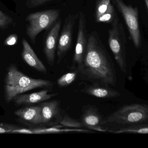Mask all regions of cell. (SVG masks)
<instances>
[{"label": "cell", "instance_id": "cell-1", "mask_svg": "<svg viewBox=\"0 0 148 148\" xmlns=\"http://www.w3.org/2000/svg\"><path fill=\"white\" fill-rule=\"evenodd\" d=\"M77 72L80 80L92 83L113 86L116 84L114 63L96 31L88 34V44L82 64Z\"/></svg>", "mask_w": 148, "mask_h": 148}, {"label": "cell", "instance_id": "cell-2", "mask_svg": "<svg viewBox=\"0 0 148 148\" xmlns=\"http://www.w3.org/2000/svg\"><path fill=\"white\" fill-rule=\"evenodd\" d=\"M53 85L51 81L31 78L19 70L15 64H10L5 79V101L9 103L16 96L23 93L38 88L50 87Z\"/></svg>", "mask_w": 148, "mask_h": 148}, {"label": "cell", "instance_id": "cell-3", "mask_svg": "<svg viewBox=\"0 0 148 148\" xmlns=\"http://www.w3.org/2000/svg\"><path fill=\"white\" fill-rule=\"evenodd\" d=\"M60 13V10H48L32 13L27 17L28 25L26 33L32 43H35L37 35L42 31L52 28L58 21Z\"/></svg>", "mask_w": 148, "mask_h": 148}, {"label": "cell", "instance_id": "cell-4", "mask_svg": "<svg viewBox=\"0 0 148 148\" xmlns=\"http://www.w3.org/2000/svg\"><path fill=\"white\" fill-rule=\"evenodd\" d=\"M148 120V105L133 104L125 105L120 108L105 120L102 125L108 123L118 124H134Z\"/></svg>", "mask_w": 148, "mask_h": 148}, {"label": "cell", "instance_id": "cell-5", "mask_svg": "<svg viewBox=\"0 0 148 148\" xmlns=\"http://www.w3.org/2000/svg\"><path fill=\"white\" fill-rule=\"evenodd\" d=\"M126 43L124 28L117 17L108 30V43L120 69L124 73L127 72V68Z\"/></svg>", "mask_w": 148, "mask_h": 148}, {"label": "cell", "instance_id": "cell-6", "mask_svg": "<svg viewBox=\"0 0 148 148\" xmlns=\"http://www.w3.org/2000/svg\"><path fill=\"white\" fill-rule=\"evenodd\" d=\"M125 20L135 46H141V35L139 24V11L136 7L127 5L122 0H113Z\"/></svg>", "mask_w": 148, "mask_h": 148}, {"label": "cell", "instance_id": "cell-7", "mask_svg": "<svg viewBox=\"0 0 148 148\" xmlns=\"http://www.w3.org/2000/svg\"><path fill=\"white\" fill-rule=\"evenodd\" d=\"M78 17V13L69 14L65 19L57 45L58 63H60L72 47L74 28Z\"/></svg>", "mask_w": 148, "mask_h": 148}, {"label": "cell", "instance_id": "cell-8", "mask_svg": "<svg viewBox=\"0 0 148 148\" xmlns=\"http://www.w3.org/2000/svg\"><path fill=\"white\" fill-rule=\"evenodd\" d=\"M78 30L73 61V67L78 69L82 64L88 42L86 19L83 12H78Z\"/></svg>", "mask_w": 148, "mask_h": 148}, {"label": "cell", "instance_id": "cell-9", "mask_svg": "<svg viewBox=\"0 0 148 148\" xmlns=\"http://www.w3.org/2000/svg\"><path fill=\"white\" fill-rule=\"evenodd\" d=\"M61 25V20L58 19L50 28L45 38L43 51L49 66L54 65L56 52L57 50Z\"/></svg>", "mask_w": 148, "mask_h": 148}, {"label": "cell", "instance_id": "cell-10", "mask_svg": "<svg viewBox=\"0 0 148 148\" xmlns=\"http://www.w3.org/2000/svg\"><path fill=\"white\" fill-rule=\"evenodd\" d=\"M103 120L98 109L95 107L89 106L83 109L81 121L85 128L95 131L106 132L107 130L101 126Z\"/></svg>", "mask_w": 148, "mask_h": 148}, {"label": "cell", "instance_id": "cell-11", "mask_svg": "<svg viewBox=\"0 0 148 148\" xmlns=\"http://www.w3.org/2000/svg\"><path fill=\"white\" fill-rule=\"evenodd\" d=\"M40 106L41 108L42 124L60 123L62 117L61 116L60 103L58 101L42 103Z\"/></svg>", "mask_w": 148, "mask_h": 148}, {"label": "cell", "instance_id": "cell-12", "mask_svg": "<svg viewBox=\"0 0 148 148\" xmlns=\"http://www.w3.org/2000/svg\"><path fill=\"white\" fill-rule=\"evenodd\" d=\"M48 89L26 94H20L13 99V101L16 106L40 103L52 99L56 96L58 94H49Z\"/></svg>", "mask_w": 148, "mask_h": 148}, {"label": "cell", "instance_id": "cell-13", "mask_svg": "<svg viewBox=\"0 0 148 148\" xmlns=\"http://www.w3.org/2000/svg\"><path fill=\"white\" fill-rule=\"evenodd\" d=\"M22 56L23 61L31 67L43 74H47V70L37 57L32 47L25 39H23Z\"/></svg>", "mask_w": 148, "mask_h": 148}, {"label": "cell", "instance_id": "cell-14", "mask_svg": "<svg viewBox=\"0 0 148 148\" xmlns=\"http://www.w3.org/2000/svg\"><path fill=\"white\" fill-rule=\"evenodd\" d=\"M81 91L86 94L99 98H114L120 95L119 92L110 87L109 86L98 83L86 85Z\"/></svg>", "mask_w": 148, "mask_h": 148}, {"label": "cell", "instance_id": "cell-15", "mask_svg": "<svg viewBox=\"0 0 148 148\" xmlns=\"http://www.w3.org/2000/svg\"><path fill=\"white\" fill-rule=\"evenodd\" d=\"M40 106L26 107L17 109L14 114L21 120L32 125L42 124Z\"/></svg>", "mask_w": 148, "mask_h": 148}, {"label": "cell", "instance_id": "cell-16", "mask_svg": "<svg viewBox=\"0 0 148 148\" xmlns=\"http://www.w3.org/2000/svg\"><path fill=\"white\" fill-rule=\"evenodd\" d=\"M33 134H55L65 132H88V130L83 129H61L59 127H50L47 128H32Z\"/></svg>", "mask_w": 148, "mask_h": 148}, {"label": "cell", "instance_id": "cell-17", "mask_svg": "<svg viewBox=\"0 0 148 148\" xmlns=\"http://www.w3.org/2000/svg\"><path fill=\"white\" fill-rule=\"evenodd\" d=\"M117 17L118 16L114 8L110 2L106 11L98 18L95 19L96 22L112 24Z\"/></svg>", "mask_w": 148, "mask_h": 148}, {"label": "cell", "instance_id": "cell-18", "mask_svg": "<svg viewBox=\"0 0 148 148\" xmlns=\"http://www.w3.org/2000/svg\"><path fill=\"white\" fill-rule=\"evenodd\" d=\"M108 131L114 134L132 133V134H148V125H134L122 129L117 131H111L110 130H108Z\"/></svg>", "mask_w": 148, "mask_h": 148}, {"label": "cell", "instance_id": "cell-19", "mask_svg": "<svg viewBox=\"0 0 148 148\" xmlns=\"http://www.w3.org/2000/svg\"><path fill=\"white\" fill-rule=\"evenodd\" d=\"M77 75V71L65 74L57 80V84L59 87H61L69 86L75 81Z\"/></svg>", "mask_w": 148, "mask_h": 148}, {"label": "cell", "instance_id": "cell-20", "mask_svg": "<svg viewBox=\"0 0 148 148\" xmlns=\"http://www.w3.org/2000/svg\"><path fill=\"white\" fill-rule=\"evenodd\" d=\"M60 123L61 125L68 127L74 128L75 129H83V128L84 127L81 120L72 118L68 115H66L62 117Z\"/></svg>", "mask_w": 148, "mask_h": 148}, {"label": "cell", "instance_id": "cell-21", "mask_svg": "<svg viewBox=\"0 0 148 148\" xmlns=\"http://www.w3.org/2000/svg\"><path fill=\"white\" fill-rule=\"evenodd\" d=\"M110 2V0H97L96 5L95 19L106 11Z\"/></svg>", "mask_w": 148, "mask_h": 148}, {"label": "cell", "instance_id": "cell-22", "mask_svg": "<svg viewBox=\"0 0 148 148\" xmlns=\"http://www.w3.org/2000/svg\"><path fill=\"white\" fill-rule=\"evenodd\" d=\"M12 22L13 20L11 17L0 10V28H6Z\"/></svg>", "mask_w": 148, "mask_h": 148}, {"label": "cell", "instance_id": "cell-23", "mask_svg": "<svg viewBox=\"0 0 148 148\" xmlns=\"http://www.w3.org/2000/svg\"><path fill=\"white\" fill-rule=\"evenodd\" d=\"M20 128L18 126L9 123H0V134L11 133L13 130Z\"/></svg>", "mask_w": 148, "mask_h": 148}, {"label": "cell", "instance_id": "cell-24", "mask_svg": "<svg viewBox=\"0 0 148 148\" xmlns=\"http://www.w3.org/2000/svg\"><path fill=\"white\" fill-rule=\"evenodd\" d=\"M52 0H27V6L29 8H34L43 5Z\"/></svg>", "mask_w": 148, "mask_h": 148}, {"label": "cell", "instance_id": "cell-25", "mask_svg": "<svg viewBox=\"0 0 148 148\" xmlns=\"http://www.w3.org/2000/svg\"><path fill=\"white\" fill-rule=\"evenodd\" d=\"M18 37L16 34H12L9 36L4 41V44L7 46H12L16 43Z\"/></svg>", "mask_w": 148, "mask_h": 148}, {"label": "cell", "instance_id": "cell-26", "mask_svg": "<svg viewBox=\"0 0 148 148\" xmlns=\"http://www.w3.org/2000/svg\"><path fill=\"white\" fill-rule=\"evenodd\" d=\"M10 134H33V132L31 129H27L19 128L13 130Z\"/></svg>", "mask_w": 148, "mask_h": 148}, {"label": "cell", "instance_id": "cell-27", "mask_svg": "<svg viewBox=\"0 0 148 148\" xmlns=\"http://www.w3.org/2000/svg\"><path fill=\"white\" fill-rule=\"evenodd\" d=\"M145 1V3H146V6H147V8L148 10V0H144Z\"/></svg>", "mask_w": 148, "mask_h": 148}]
</instances>
